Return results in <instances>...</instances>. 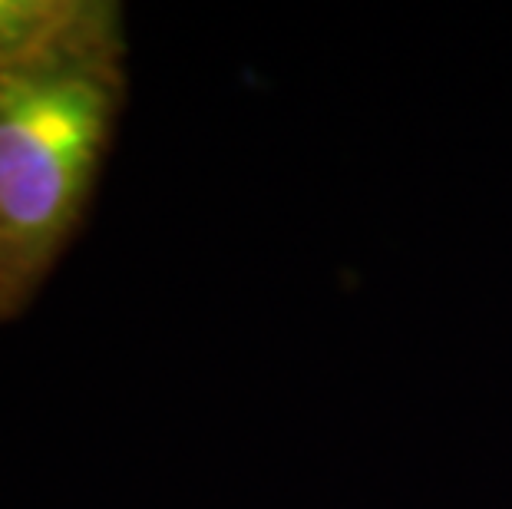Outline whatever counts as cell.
Segmentation results:
<instances>
[{"label": "cell", "instance_id": "6da1fadb", "mask_svg": "<svg viewBox=\"0 0 512 509\" xmlns=\"http://www.w3.org/2000/svg\"><path fill=\"white\" fill-rule=\"evenodd\" d=\"M123 96V47L0 73V275L24 305L80 229Z\"/></svg>", "mask_w": 512, "mask_h": 509}, {"label": "cell", "instance_id": "7a4b0ae2", "mask_svg": "<svg viewBox=\"0 0 512 509\" xmlns=\"http://www.w3.org/2000/svg\"><path fill=\"white\" fill-rule=\"evenodd\" d=\"M123 47L119 7L96 0H0V73H30Z\"/></svg>", "mask_w": 512, "mask_h": 509}, {"label": "cell", "instance_id": "3957f363", "mask_svg": "<svg viewBox=\"0 0 512 509\" xmlns=\"http://www.w3.org/2000/svg\"><path fill=\"white\" fill-rule=\"evenodd\" d=\"M17 308H24V301L17 298V291L7 285L4 275H0V321L10 318V314H14Z\"/></svg>", "mask_w": 512, "mask_h": 509}]
</instances>
